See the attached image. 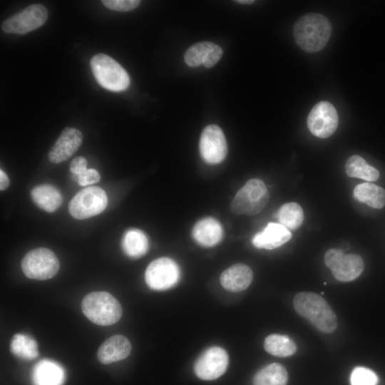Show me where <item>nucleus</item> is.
<instances>
[{
	"mask_svg": "<svg viewBox=\"0 0 385 385\" xmlns=\"http://www.w3.org/2000/svg\"><path fill=\"white\" fill-rule=\"evenodd\" d=\"M293 304L299 315L308 319L322 332L332 333L337 329V316L319 294L311 292H299L294 298Z\"/></svg>",
	"mask_w": 385,
	"mask_h": 385,
	"instance_id": "obj_2",
	"label": "nucleus"
},
{
	"mask_svg": "<svg viewBox=\"0 0 385 385\" xmlns=\"http://www.w3.org/2000/svg\"><path fill=\"white\" fill-rule=\"evenodd\" d=\"M10 350L14 355L26 360L34 359L38 356L36 342L26 334L14 335L10 343Z\"/></svg>",
	"mask_w": 385,
	"mask_h": 385,
	"instance_id": "obj_27",
	"label": "nucleus"
},
{
	"mask_svg": "<svg viewBox=\"0 0 385 385\" xmlns=\"http://www.w3.org/2000/svg\"><path fill=\"white\" fill-rule=\"evenodd\" d=\"M180 275L179 267L174 260L168 257H160L148 265L145 279L151 289L165 290L175 285Z\"/></svg>",
	"mask_w": 385,
	"mask_h": 385,
	"instance_id": "obj_10",
	"label": "nucleus"
},
{
	"mask_svg": "<svg viewBox=\"0 0 385 385\" xmlns=\"http://www.w3.org/2000/svg\"><path fill=\"white\" fill-rule=\"evenodd\" d=\"M222 55V50L217 44L210 41H202L191 46L185 52L184 60L190 67L202 65L209 68L219 61Z\"/></svg>",
	"mask_w": 385,
	"mask_h": 385,
	"instance_id": "obj_15",
	"label": "nucleus"
},
{
	"mask_svg": "<svg viewBox=\"0 0 385 385\" xmlns=\"http://www.w3.org/2000/svg\"><path fill=\"white\" fill-rule=\"evenodd\" d=\"M31 379L34 385H62L65 380V371L58 363L43 359L34 367Z\"/></svg>",
	"mask_w": 385,
	"mask_h": 385,
	"instance_id": "obj_19",
	"label": "nucleus"
},
{
	"mask_svg": "<svg viewBox=\"0 0 385 385\" xmlns=\"http://www.w3.org/2000/svg\"><path fill=\"white\" fill-rule=\"evenodd\" d=\"M83 141L81 132L74 128H65L48 153L52 163H59L73 155Z\"/></svg>",
	"mask_w": 385,
	"mask_h": 385,
	"instance_id": "obj_14",
	"label": "nucleus"
},
{
	"mask_svg": "<svg viewBox=\"0 0 385 385\" xmlns=\"http://www.w3.org/2000/svg\"><path fill=\"white\" fill-rule=\"evenodd\" d=\"M21 266L24 274L33 279L44 280L54 277L59 270V261L49 249L39 247L28 252Z\"/></svg>",
	"mask_w": 385,
	"mask_h": 385,
	"instance_id": "obj_6",
	"label": "nucleus"
},
{
	"mask_svg": "<svg viewBox=\"0 0 385 385\" xmlns=\"http://www.w3.org/2000/svg\"><path fill=\"white\" fill-rule=\"evenodd\" d=\"M93 74L103 88L115 92L123 91L130 85L126 71L115 60L104 53L93 56L90 61Z\"/></svg>",
	"mask_w": 385,
	"mask_h": 385,
	"instance_id": "obj_4",
	"label": "nucleus"
},
{
	"mask_svg": "<svg viewBox=\"0 0 385 385\" xmlns=\"http://www.w3.org/2000/svg\"><path fill=\"white\" fill-rule=\"evenodd\" d=\"M236 2L239 4H250L254 3V1L253 0H238V1H236Z\"/></svg>",
	"mask_w": 385,
	"mask_h": 385,
	"instance_id": "obj_34",
	"label": "nucleus"
},
{
	"mask_svg": "<svg viewBox=\"0 0 385 385\" xmlns=\"http://www.w3.org/2000/svg\"><path fill=\"white\" fill-rule=\"evenodd\" d=\"M277 218L279 224L288 230H296L303 222L304 212L298 203L287 202L279 207Z\"/></svg>",
	"mask_w": 385,
	"mask_h": 385,
	"instance_id": "obj_28",
	"label": "nucleus"
},
{
	"mask_svg": "<svg viewBox=\"0 0 385 385\" xmlns=\"http://www.w3.org/2000/svg\"><path fill=\"white\" fill-rule=\"evenodd\" d=\"M268 201L269 192L264 182L250 179L236 193L231 202V210L237 215H256Z\"/></svg>",
	"mask_w": 385,
	"mask_h": 385,
	"instance_id": "obj_5",
	"label": "nucleus"
},
{
	"mask_svg": "<svg viewBox=\"0 0 385 385\" xmlns=\"http://www.w3.org/2000/svg\"><path fill=\"white\" fill-rule=\"evenodd\" d=\"M85 316L92 322L101 326L111 325L122 316L119 302L107 292H93L88 294L81 302Z\"/></svg>",
	"mask_w": 385,
	"mask_h": 385,
	"instance_id": "obj_3",
	"label": "nucleus"
},
{
	"mask_svg": "<svg viewBox=\"0 0 385 385\" xmlns=\"http://www.w3.org/2000/svg\"><path fill=\"white\" fill-rule=\"evenodd\" d=\"M31 197L39 208L48 212L56 211L62 203L61 192L49 184H42L34 188L31 190Z\"/></svg>",
	"mask_w": 385,
	"mask_h": 385,
	"instance_id": "obj_21",
	"label": "nucleus"
},
{
	"mask_svg": "<svg viewBox=\"0 0 385 385\" xmlns=\"http://www.w3.org/2000/svg\"><path fill=\"white\" fill-rule=\"evenodd\" d=\"M122 248L128 256L138 258L148 251V238L142 230L130 229L125 232L122 238Z\"/></svg>",
	"mask_w": 385,
	"mask_h": 385,
	"instance_id": "obj_23",
	"label": "nucleus"
},
{
	"mask_svg": "<svg viewBox=\"0 0 385 385\" xmlns=\"http://www.w3.org/2000/svg\"><path fill=\"white\" fill-rule=\"evenodd\" d=\"M222 234L220 223L212 217H205L199 220L192 231L195 240L204 247L217 245L222 240Z\"/></svg>",
	"mask_w": 385,
	"mask_h": 385,
	"instance_id": "obj_20",
	"label": "nucleus"
},
{
	"mask_svg": "<svg viewBox=\"0 0 385 385\" xmlns=\"http://www.w3.org/2000/svg\"><path fill=\"white\" fill-rule=\"evenodd\" d=\"M292 238V233L279 223L269 222L260 232L256 233L252 243L260 249L273 250L285 244Z\"/></svg>",
	"mask_w": 385,
	"mask_h": 385,
	"instance_id": "obj_16",
	"label": "nucleus"
},
{
	"mask_svg": "<svg viewBox=\"0 0 385 385\" xmlns=\"http://www.w3.org/2000/svg\"><path fill=\"white\" fill-rule=\"evenodd\" d=\"M345 171L350 178H360L367 181H375L379 177V170L370 165L361 156H350L345 164Z\"/></svg>",
	"mask_w": 385,
	"mask_h": 385,
	"instance_id": "obj_25",
	"label": "nucleus"
},
{
	"mask_svg": "<svg viewBox=\"0 0 385 385\" xmlns=\"http://www.w3.org/2000/svg\"><path fill=\"white\" fill-rule=\"evenodd\" d=\"M103 4L109 9L118 11H129L137 8L140 1L138 0H103Z\"/></svg>",
	"mask_w": 385,
	"mask_h": 385,
	"instance_id": "obj_30",
	"label": "nucleus"
},
{
	"mask_svg": "<svg viewBox=\"0 0 385 385\" xmlns=\"http://www.w3.org/2000/svg\"><path fill=\"white\" fill-rule=\"evenodd\" d=\"M264 348L269 354L278 356H292L297 351L295 343L287 335L278 334H270L266 337Z\"/></svg>",
	"mask_w": 385,
	"mask_h": 385,
	"instance_id": "obj_26",
	"label": "nucleus"
},
{
	"mask_svg": "<svg viewBox=\"0 0 385 385\" xmlns=\"http://www.w3.org/2000/svg\"><path fill=\"white\" fill-rule=\"evenodd\" d=\"M87 160L82 156L73 158L70 164V171L76 177L87 170Z\"/></svg>",
	"mask_w": 385,
	"mask_h": 385,
	"instance_id": "obj_32",
	"label": "nucleus"
},
{
	"mask_svg": "<svg viewBox=\"0 0 385 385\" xmlns=\"http://www.w3.org/2000/svg\"><path fill=\"white\" fill-rule=\"evenodd\" d=\"M288 374L279 363L270 364L256 373L253 385H287Z\"/></svg>",
	"mask_w": 385,
	"mask_h": 385,
	"instance_id": "obj_24",
	"label": "nucleus"
},
{
	"mask_svg": "<svg viewBox=\"0 0 385 385\" xmlns=\"http://www.w3.org/2000/svg\"><path fill=\"white\" fill-rule=\"evenodd\" d=\"M9 185V179L7 175L3 170H0V189L1 190H6Z\"/></svg>",
	"mask_w": 385,
	"mask_h": 385,
	"instance_id": "obj_33",
	"label": "nucleus"
},
{
	"mask_svg": "<svg viewBox=\"0 0 385 385\" xmlns=\"http://www.w3.org/2000/svg\"><path fill=\"white\" fill-rule=\"evenodd\" d=\"M253 273L251 268L242 263L235 264L226 269L220 275L222 286L232 292L246 289L251 284Z\"/></svg>",
	"mask_w": 385,
	"mask_h": 385,
	"instance_id": "obj_18",
	"label": "nucleus"
},
{
	"mask_svg": "<svg viewBox=\"0 0 385 385\" xmlns=\"http://www.w3.org/2000/svg\"><path fill=\"white\" fill-rule=\"evenodd\" d=\"M307 122L312 134L320 138H326L336 131L339 117L334 106L328 101H322L312 108Z\"/></svg>",
	"mask_w": 385,
	"mask_h": 385,
	"instance_id": "obj_11",
	"label": "nucleus"
},
{
	"mask_svg": "<svg viewBox=\"0 0 385 385\" xmlns=\"http://www.w3.org/2000/svg\"><path fill=\"white\" fill-rule=\"evenodd\" d=\"M332 34V24L324 15L309 13L302 16L294 24L293 35L297 46L307 53L323 49Z\"/></svg>",
	"mask_w": 385,
	"mask_h": 385,
	"instance_id": "obj_1",
	"label": "nucleus"
},
{
	"mask_svg": "<svg viewBox=\"0 0 385 385\" xmlns=\"http://www.w3.org/2000/svg\"><path fill=\"white\" fill-rule=\"evenodd\" d=\"M47 18L48 11L44 6L31 4L6 19L1 29L6 34H25L41 26Z\"/></svg>",
	"mask_w": 385,
	"mask_h": 385,
	"instance_id": "obj_9",
	"label": "nucleus"
},
{
	"mask_svg": "<svg viewBox=\"0 0 385 385\" xmlns=\"http://www.w3.org/2000/svg\"><path fill=\"white\" fill-rule=\"evenodd\" d=\"M354 197L375 209L382 208L385 205V190L371 183L357 185L354 189Z\"/></svg>",
	"mask_w": 385,
	"mask_h": 385,
	"instance_id": "obj_22",
	"label": "nucleus"
},
{
	"mask_svg": "<svg viewBox=\"0 0 385 385\" xmlns=\"http://www.w3.org/2000/svg\"><path fill=\"white\" fill-rule=\"evenodd\" d=\"M107 205L106 192L99 187L91 186L75 195L68 204V211L73 217L84 220L101 213Z\"/></svg>",
	"mask_w": 385,
	"mask_h": 385,
	"instance_id": "obj_7",
	"label": "nucleus"
},
{
	"mask_svg": "<svg viewBox=\"0 0 385 385\" xmlns=\"http://www.w3.org/2000/svg\"><path fill=\"white\" fill-rule=\"evenodd\" d=\"M228 362V354L224 349L212 346L207 349L196 360L194 371L202 380H214L226 371Z\"/></svg>",
	"mask_w": 385,
	"mask_h": 385,
	"instance_id": "obj_12",
	"label": "nucleus"
},
{
	"mask_svg": "<svg viewBox=\"0 0 385 385\" xmlns=\"http://www.w3.org/2000/svg\"><path fill=\"white\" fill-rule=\"evenodd\" d=\"M377 375L370 369L363 366L354 368L351 374V385H376Z\"/></svg>",
	"mask_w": 385,
	"mask_h": 385,
	"instance_id": "obj_29",
	"label": "nucleus"
},
{
	"mask_svg": "<svg viewBox=\"0 0 385 385\" xmlns=\"http://www.w3.org/2000/svg\"><path fill=\"white\" fill-rule=\"evenodd\" d=\"M202 159L210 164L221 163L227 152V145L222 129L216 125H209L202 130L199 143Z\"/></svg>",
	"mask_w": 385,
	"mask_h": 385,
	"instance_id": "obj_13",
	"label": "nucleus"
},
{
	"mask_svg": "<svg viewBox=\"0 0 385 385\" xmlns=\"http://www.w3.org/2000/svg\"><path fill=\"white\" fill-rule=\"evenodd\" d=\"M131 344L123 335H113L108 338L98 348L97 356L104 364L125 359L130 353Z\"/></svg>",
	"mask_w": 385,
	"mask_h": 385,
	"instance_id": "obj_17",
	"label": "nucleus"
},
{
	"mask_svg": "<svg viewBox=\"0 0 385 385\" xmlns=\"http://www.w3.org/2000/svg\"><path fill=\"white\" fill-rule=\"evenodd\" d=\"M78 185L86 186L98 182L101 179L99 173L93 168L87 169L84 173L76 178Z\"/></svg>",
	"mask_w": 385,
	"mask_h": 385,
	"instance_id": "obj_31",
	"label": "nucleus"
},
{
	"mask_svg": "<svg viewBox=\"0 0 385 385\" xmlns=\"http://www.w3.org/2000/svg\"><path fill=\"white\" fill-rule=\"evenodd\" d=\"M324 263L340 282L356 279L364 268V261L359 255L345 254L340 249L328 250L324 255Z\"/></svg>",
	"mask_w": 385,
	"mask_h": 385,
	"instance_id": "obj_8",
	"label": "nucleus"
}]
</instances>
